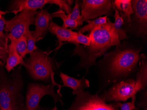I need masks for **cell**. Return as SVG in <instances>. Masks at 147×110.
Wrapping results in <instances>:
<instances>
[{
	"label": "cell",
	"instance_id": "cell-28",
	"mask_svg": "<svg viewBox=\"0 0 147 110\" xmlns=\"http://www.w3.org/2000/svg\"><path fill=\"white\" fill-rule=\"evenodd\" d=\"M5 110H25V106L23 104L13 106Z\"/></svg>",
	"mask_w": 147,
	"mask_h": 110
},
{
	"label": "cell",
	"instance_id": "cell-17",
	"mask_svg": "<svg viewBox=\"0 0 147 110\" xmlns=\"http://www.w3.org/2000/svg\"><path fill=\"white\" fill-rule=\"evenodd\" d=\"M51 17H59L61 18L63 21V25L62 27L64 28L67 29L68 27H70L73 29H78V27L83 24V21L82 20H75L69 19L66 15L64 11L61 8L57 11L51 14Z\"/></svg>",
	"mask_w": 147,
	"mask_h": 110
},
{
	"label": "cell",
	"instance_id": "cell-16",
	"mask_svg": "<svg viewBox=\"0 0 147 110\" xmlns=\"http://www.w3.org/2000/svg\"><path fill=\"white\" fill-rule=\"evenodd\" d=\"M142 62L140 63V69L135 80L136 85L139 90L144 89L147 85V62L146 57L144 54L141 55Z\"/></svg>",
	"mask_w": 147,
	"mask_h": 110
},
{
	"label": "cell",
	"instance_id": "cell-19",
	"mask_svg": "<svg viewBox=\"0 0 147 110\" xmlns=\"http://www.w3.org/2000/svg\"><path fill=\"white\" fill-rule=\"evenodd\" d=\"M112 5H113V9L114 10L115 12L114 16L115 22L114 23H113V26L114 27L115 32L119 35V39L120 40H121L124 39L126 38V36L124 31L121 29L122 26L123 24V16H120L119 11L117 10L115 8L113 2H112Z\"/></svg>",
	"mask_w": 147,
	"mask_h": 110
},
{
	"label": "cell",
	"instance_id": "cell-27",
	"mask_svg": "<svg viewBox=\"0 0 147 110\" xmlns=\"http://www.w3.org/2000/svg\"><path fill=\"white\" fill-rule=\"evenodd\" d=\"M5 18L2 16V15L0 14V38L4 34L3 30L5 26Z\"/></svg>",
	"mask_w": 147,
	"mask_h": 110
},
{
	"label": "cell",
	"instance_id": "cell-18",
	"mask_svg": "<svg viewBox=\"0 0 147 110\" xmlns=\"http://www.w3.org/2000/svg\"><path fill=\"white\" fill-rule=\"evenodd\" d=\"M115 8L117 10H120L124 13L125 15L127 18L128 22L131 24L130 16L134 14L133 7L130 0H115L113 2Z\"/></svg>",
	"mask_w": 147,
	"mask_h": 110
},
{
	"label": "cell",
	"instance_id": "cell-1",
	"mask_svg": "<svg viewBox=\"0 0 147 110\" xmlns=\"http://www.w3.org/2000/svg\"><path fill=\"white\" fill-rule=\"evenodd\" d=\"M91 41L89 46L76 45L72 56H79L81 59L79 65L84 68L86 73L90 68L95 64L96 60L105 53L111 47L121 46L119 35L115 30L113 23L109 19L105 24L95 27L89 34Z\"/></svg>",
	"mask_w": 147,
	"mask_h": 110
},
{
	"label": "cell",
	"instance_id": "cell-25",
	"mask_svg": "<svg viewBox=\"0 0 147 110\" xmlns=\"http://www.w3.org/2000/svg\"><path fill=\"white\" fill-rule=\"evenodd\" d=\"M132 101L129 102L122 104L121 103L117 102V105L119 107L121 110H133L136 108L135 101H136V95L132 96L131 97Z\"/></svg>",
	"mask_w": 147,
	"mask_h": 110
},
{
	"label": "cell",
	"instance_id": "cell-22",
	"mask_svg": "<svg viewBox=\"0 0 147 110\" xmlns=\"http://www.w3.org/2000/svg\"><path fill=\"white\" fill-rule=\"evenodd\" d=\"M77 35L73 36L68 43L77 44H82L84 46H89L91 41V37L89 36H85L83 34L78 32Z\"/></svg>",
	"mask_w": 147,
	"mask_h": 110
},
{
	"label": "cell",
	"instance_id": "cell-2",
	"mask_svg": "<svg viewBox=\"0 0 147 110\" xmlns=\"http://www.w3.org/2000/svg\"><path fill=\"white\" fill-rule=\"evenodd\" d=\"M117 48L105 55L106 69L109 82H116L134 72L139 61L140 49L134 47Z\"/></svg>",
	"mask_w": 147,
	"mask_h": 110
},
{
	"label": "cell",
	"instance_id": "cell-29",
	"mask_svg": "<svg viewBox=\"0 0 147 110\" xmlns=\"http://www.w3.org/2000/svg\"><path fill=\"white\" fill-rule=\"evenodd\" d=\"M50 110H58V109L57 108V106H55V107H54V108Z\"/></svg>",
	"mask_w": 147,
	"mask_h": 110
},
{
	"label": "cell",
	"instance_id": "cell-15",
	"mask_svg": "<svg viewBox=\"0 0 147 110\" xmlns=\"http://www.w3.org/2000/svg\"><path fill=\"white\" fill-rule=\"evenodd\" d=\"M48 30L57 36L59 42H69L73 36L77 35L78 32L71 29H65L51 21L49 26Z\"/></svg>",
	"mask_w": 147,
	"mask_h": 110
},
{
	"label": "cell",
	"instance_id": "cell-26",
	"mask_svg": "<svg viewBox=\"0 0 147 110\" xmlns=\"http://www.w3.org/2000/svg\"><path fill=\"white\" fill-rule=\"evenodd\" d=\"M26 37L28 38V47H27V54L30 53L33 51L37 50V47L35 45L36 40L32 36L31 31L30 33L26 35Z\"/></svg>",
	"mask_w": 147,
	"mask_h": 110
},
{
	"label": "cell",
	"instance_id": "cell-10",
	"mask_svg": "<svg viewBox=\"0 0 147 110\" xmlns=\"http://www.w3.org/2000/svg\"><path fill=\"white\" fill-rule=\"evenodd\" d=\"M113 8L109 0H84L82 6V16L84 21L109 14Z\"/></svg>",
	"mask_w": 147,
	"mask_h": 110
},
{
	"label": "cell",
	"instance_id": "cell-30",
	"mask_svg": "<svg viewBox=\"0 0 147 110\" xmlns=\"http://www.w3.org/2000/svg\"><path fill=\"white\" fill-rule=\"evenodd\" d=\"M5 13L6 12H3V11H1L0 10V14H1V15L5 14Z\"/></svg>",
	"mask_w": 147,
	"mask_h": 110
},
{
	"label": "cell",
	"instance_id": "cell-7",
	"mask_svg": "<svg viewBox=\"0 0 147 110\" xmlns=\"http://www.w3.org/2000/svg\"><path fill=\"white\" fill-rule=\"evenodd\" d=\"M54 84L44 85L41 84L31 83L28 87L26 93L25 110H43L40 106V102L44 96L50 95L53 97L54 103H62L59 95L54 91Z\"/></svg>",
	"mask_w": 147,
	"mask_h": 110
},
{
	"label": "cell",
	"instance_id": "cell-24",
	"mask_svg": "<svg viewBox=\"0 0 147 110\" xmlns=\"http://www.w3.org/2000/svg\"><path fill=\"white\" fill-rule=\"evenodd\" d=\"M67 17L69 19L75 20H82L84 22L81 16L80 15V10H79V5L78 4V1H76L75 2V5L74 6L72 11L69 14L67 15Z\"/></svg>",
	"mask_w": 147,
	"mask_h": 110
},
{
	"label": "cell",
	"instance_id": "cell-3",
	"mask_svg": "<svg viewBox=\"0 0 147 110\" xmlns=\"http://www.w3.org/2000/svg\"><path fill=\"white\" fill-rule=\"evenodd\" d=\"M23 80L19 72L9 76L0 71V110L23 104L22 93Z\"/></svg>",
	"mask_w": 147,
	"mask_h": 110
},
{
	"label": "cell",
	"instance_id": "cell-13",
	"mask_svg": "<svg viewBox=\"0 0 147 110\" xmlns=\"http://www.w3.org/2000/svg\"><path fill=\"white\" fill-rule=\"evenodd\" d=\"M59 76L61 78L63 85H59L58 84L57 86L59 87V90L57 91V92L59 94L60 92L61 88L63 87L70 88L72 90L73 94L76 95L80 91L84 90V88L89 87L90 86L89 80L85 78H83L81 79H76L69 76L67 74L62 72H61Z\"/></svg>",
	"mask_w": 147,
	"mask_h": 110
},
{
	"label": "cell",
	"instance_id": "cell-20",
	"mask_svg": "<svg viewBox=\"0 0 147 110\" xmlns=\"http://www.w3.org/2000/svg\"><path fill=\"white\" fill-rule=\"evenodd\" d=\"M107 19L108 18L106 16L103 17H100L99 18H96L95 20H86V21L88 23V24L82 27L78 31V33L83 34V33L86 32H90L92 29L94 28L95 27L105 24L107 21Z\"/></svg>",
	"mask_w": 147,
	"mask_h": 110
},
{
	"label": "cell",
	"instance_id": "cell-5",
	"mask_svg": "<svg viewBox=\"0 0 147 110\" xmlns=\"http://www.w3.org/2000/svg\"><path fill=\"white\" fill-rule=\"evenodd\" d=\"M36 13V10H24L10 20L5 19L4 30L9 32L8 38L11 41L16 40L28 34L31 31L30 26L34 24Z\"/></svg>",
	"mask_w": 147,
	"mask_h": 110
},
{
	"label": "cell",
	"instance_id": "cell-8",
	"mask_svg": "<svg viewBox=\"0 0 147 110\" xmlns=\"http://www.w3.org/2000/svg\"><path fill=\"white\" fill-rule=\"evenodd\" d=\"M139 91L135 80L129 79L116 82L100 97L106 102L125 101Z\"/></svg>",
	"mask_w": 147,
	"mask_h": 110
},
{
	"label": "cell",
	"instance_id": "cell-9",
	"mask_svg": "<svg viewBox=\"0 0 147 110\" xmlns=\"http://www.w3.org/2000/svg\"><path fill=\"white\" fill-rule=\"evenodd\" d=\"M55 4L64 11L68 14L73 9L67 1L65 0H16L13 1L12 4V13L16 15L19 12L24 10H37L42 9L47 4Z\"/></svg>",
	"mask_w": 147,
	"mask_h": 110
},
{
	"label": "cell",
	"instance_id": "cell-23",
	"mask_svg": "<svg viewBox=\"0 0 147 110\" xmlns=\"http://www.w3.org/2000/svg\"><path fill=\"white\" fill-rule=\"evenodd\" d=\"M8 35L4 34L0 38V60L5 61L7 57L9 48Z\"/></svg>",
	"mask_w": 147,
	"mask_h": 110
},
{
	"label": "cell",
	"instance_id": "cell-12",
	"mask_svg": "<svg viewBox=\"0 0 147 110\" xmlns=\"http://www.w3.org/2000/svg\"><path fill=\"white\" fill-rule=\"evenodd\" d=\"M52 17L47 9H42L36 13L35 22V29L31 31L32 36L36 40L45 35L48 30L49 26Z\"/></svg>",
	"mask_w": 147,
	"mask_h": 110
},
{
	"label": "cell",
	"instance_id": "cell-6",
	"mask_svg": "<svg viewBox=\"0 0 147 110\" xmlns=\"http://www.w3.org/2000/svg\"><path fill=\"white\" fill-rule=\"evenodd\" d=\"M116 103L108 104L101 97L82 90L76 94L67 110H120Z\"/></svg>",
	"mask_w": 147,
	"mask_h": 110
},
{
	"label": "cell",
	"instance_id": "cell-14",
	"mask_svg": "<svg viewBox=\"0 0 147 110\" xmlns=\"http://www.w3.org/2000/svg\"><path fill=\"white\" fill-rule=\"evenodd\" d=\"M16 40L11 41V43L8 46V57L6 59L5 68L8 72H10L16 66L19 64L25 65L23 57L18 53L16 49Z\"/></svg>",
	"mask_w": 147,
	"mask_h": 110
},
{
	"label": "cell",
	"instance_id": "cell-4",
	"mask_svg": "<svg viewBox=\"0 0 147 110\" xmlns=\"http://www.w3.org/2000/svg\"><path fill=\"white\" fill-rule=\"evenodd\" d=\"M25 63L24 67L33 79L47 82L54 78L53 61L46 52L33 51Z\"/></svg>",
	"mask_w": 147,
	"mask_h": 110
},
{
	"label": "cell",
	"instance_id": "cell-21",
	"mask_svg": "<svg viewBox=\"0 0 147 110\" xmlns=\"http://www.w3.org/2000/svg\"><path fill=\"white\" fill-rule=\"evenodd\" d=\"M28 38L26 36H22L16 40V49L18 53L20 56L24 58L27 54V47H28Z\"/></svg>",
	"mask_w": 147,
	"mask_h": 110
},
{
	"label": "cell",
	"instance_id": "cell-11",
	"mask_svg": "<svg viewBox=\"0 0 147 110\" xmlns=\"http://www.w3.org/2000/svg\"><path fill=\"white\" fill-rule=\"evenodd\" d=\"M138 35L145 36L147 33V1H131Z\"/></svg>",
	"mask_w": 147,
	"mask_h": 110
}]
</instances>
